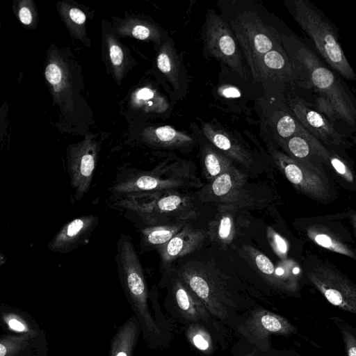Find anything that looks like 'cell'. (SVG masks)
I'll return each instance as SVG.
<instances>
[{"label":"cell","mask_w":356,"mask_h":356,"mask_svg":"<svg viewBox=\"0 0 356 356\" xmlns=\"http://www.w3.org/2000/svg\"><path fill=\"white\" fill-rule=\"evenodd\" d=\"M307 236L315 243L330 251L343 254L356 260V250L350 241L334 231L330 225L325 222H314L306 229Z\"/></svg>","instance_id":"d6986e66"},{"label":"cell","mask_w":356,"mask_h":356,"mask_svg":"<svg viewBox=\"0 0 356 356\" xmlns=\"http://www.w3.org/2000/svg\"><path fill=\"white\" fill-rule=\"evenodd\" d=\"M5 321L9 328L14 331L19 332L29 331L26 323H25L20 317L15 314L7 316L5 317Z\"/></svg>","instance_id":"8d00e7d4"},{"label":"cell","mask_w":356,"mask_h":356,"mask_svg":"<svg viewBox=\"0 0 356 356\" xmlns=\"http://www.w3.org/2000/svg\"><path fill=\"white\" fill-rule=\"evenodd\" d=\"M173 291L177 305L186 319L197 322L209 318L210 313L204 303L180 279L175 280Z\"/></svg>","instance_id":"7402d4cb"},{"label":"cell","mask_w":356,"mask_h":356,"mask_svg":"<svg viewBox=\"0 0 356 356\" xmlns=\"http://www.w3.org/2000/svg\"><path fill=\"white\" fill-rule=\"evenodd\" d=\"M245 182V175L234 166L203 187L199 196L204 202L234 203L243 196Z\"/></svg>","instance_id":"9a60e30c"},{"label":"cell","mask_w":356,"mask_h":356,"mask_svg":"<svg viewBox=\"0 0 356 356\" xmlns=\"http://www.w3.org/2000/svg\"><path fill=\"white\" fill-rule=\"evenodd\" d=\"M15 7L17 17L22 24L29 26L36 22L37 12L34 3L32 1H19Z\"/></svg>","instance_id":"836d02e7"},{"label":"cell","mask_w":356,"mask_h":356,"mask_svg":"<svg viewBox=\"0 0 356 356\" xmlns=\"http://www.w3.org/2000/svg\"><path fill=\"white\" fill-rule=\"evenodd\" d=\"M286 6L329 66L343 78L356 81V74L341 47L334 25L324 13L307 0L289 1Z\"/></svg>","instance_id":"7a4b0ae2"},{"label":"cell","mask_w":356,"mask_h":356,"mask_svg":"<svg viewBox=\"0 0 356 356\" xmlns=\"http://www.w3.org/2000/svg\"><path fill=\"white\" fill-rule=\"evenodd\" d=\"M329 165L343 179L348 182L354 181L353 174L348 164L330 149H329Z\"/></svg>","instance_id":"e575fe53"},{"label":"cell","mask_w":356,"mask_h":356,"mask_svg":"<svg viewBox=\"0 0 356 356\" xmlns=\"http://www.w3.org/2000/svg\"><path fill=\"white\" fill-rule=\"evenodd\" d=\"M244 250L251 262L258 270L259 273L264 276V279L269 282L270 284L278 286L280 282L277 277L276 268L268 257L249 245H245Z\"/></svg>","instance_id":"1f68e13d"},{"label":"cell","mask_w":356,"mask_h":356,"mask_svg":"<svg viewBox=\"0 0 356 356\" xmlns=\"http://www.w3.org/2000/svg\"><path fill=\"white\" fill-rule=\"evenodd\" d=\"M219 93L221 96L226 98H236L241 96L239 90L232 86H223L219 89Z\"/></svg>","instance_id":"74e56055"},{"label":"cell","mask_w":356,"mask_h":356,"mask_svg":"<svg viewBox=\"0 0 356 356\" xmlns=\"http://www.w3.org/2000/svg\"><path fill=\"white\" fill-rule=\"evenodd\" d=\"M282 46L297 74L306 72L312 86L323 97L334 114L355 126L356 109L341 81L305 44L297 38L280 35Z\"/></svg>","instance_id":"6da1fadb"},{"label":"cell","mask_w":356,"mask_h":356,"mask_svg":"<svg viewBox=\"0 0 356 356\" xmlns=\"http://www.w3.org/2000/svg\"><path fill=\"white\" fill-rule=\"evenodd\" d=\"M286 103L302 126L318 140L326 145L347 147L349 145L323 115L309 107L303 99L298 97H289Z\"/></svg>","instance_id":"5bb4252c"},{"label":"cell","mask_w":356,"mask_h":356,"mask_svg":"<svg viewBox=\"0 0 356 356\" xmlns=\"http://www.w3.org/2000/svg\"><path fill=\"white\" fill-rule=\"evenodd\" d=\"M116 30L122 36H131L140 40L159 42L161 37L159 29L154 24L139 18L130 17L122 20Z\"/></svg>","instance_id":"603a6c76"},{"label":"cell","mask_w":356,"mask_h":356,"mask_svg":"<svg viewBox=\"0 0 356 356\" xmlns=\"http://www.w3.org/2000/svg\"><path fill=\"white\" fill-rule=\"evenodd\" d=\"M230 25L253 78L263 56L282 47L281 35L250 10L236 15L231 20Z\"/></svg>","instance_id":"3957f363"},{"label":"cell","mask_w":356,"mask_h":356,"mask_svg":"<svg viewBox=\"0 0 356 356\" xmlns=\"http://www.w3.org/2000/svg\"><path fill=\"white\" fill-rule=\"evenodd\" d=\"M57 8L60 17L73 35L83 41L86 38L85 13L65 2H59Z\"/></svg>","instance_id":"f1b7e54d"},{"label":"cell","mask_w":356,"mask_h":356,"mask_svg":"<svg viewBox=\"0 0 356 356\" xmlns=\"http://www.w3.org/2000/svg\"><path fill=\"white\" fill-rule=\"evenodd\" d=\"M186 336L190 343L198 350L205 354L213 351L212 339L208 331L197 324L191 325Z\"/></svg>","instance_id":"d6a6232c"},{"label":"cell","mask_w":356,"mask_h":356,"mask_svg":"<svg viewBox=\"0 0 356 356\" xmlns=\"http://www.w3.org/2000/svg\"><path fill=\"white\" fill-rule=\"evenodd\" d=\"M236 232L233 216L231 213L223 212L209 222L207 234L214 242L226 245L232 243Z\"/></svg>","instance_id":"83f0119b"},{"label":"cell","mask_w":356,"mask_h":356,"mask_svg":"<svg viewBox=\"0 0 356 356\" xmlns=\"http://www.w3.org/2000/svg\"><path fill=\"white\" fill-rule=\"evenodd\" d=\"M105 41L112 72L116 80L121 81L124 77L127 66L124 51L112 33L105 35Z\"/></svg>","instance_id":"4dcf8cb0"},{"label":"cell","mask_w":356,"mask_h":356,"mask_svg":"<svg viewBox=\"0 0 356 356\" xmlns=\"http://www.w3.org/2000/svg\"><path fill=\"white\" fill-rule=\"evenodd\" d=\"M350 219L356 233V212H355L354 211H351L350 212Z\"/></svg>","instance_id":"f35d334b"},{"label":"cell","mask_w":356,"mask_h":356,"mask_svg":"<svg viewBox=\"0 0 356 356\" xmlns=\"http://www.w3.org/2000/svg\"><path fill=\"white\" fill-rule=\"evenodd\" d=\"M258 102L261 129L278 145L305 130L288 106L286 98L264 96Z\"/></svg>","instance_id":"9c48e42d"},{"label":"cell","mask_w":356,"mask_h":356,"mask_svg":"<svg viewBox=\"0 0 356 356\" xmlns=\"http://www.w3.org/2000/svg\"><path fill=\"white\" fill-rule=\"evenodd\" d=\"M204 28V46L209 54L247 81L248 72L243 63L238 42L229 24L213 10H209Z\"/></svg>","instance_id":"8992f818"},{"label":"cell","mask_w":356,"mask_h":356,"mask_svg":"<svg viewBox=\"0 0 356 356\" xmlns=\"http://www.w3.org/2000/svg\"><path fill=\"white\" fill-rule=\"evenodd\" d=\"M200 184L186 163L176 162L156 172L131 177L115 187L118 193L155 192Z\"/></svg>","instance_id":"52a82bcc"},{"label":"cell","mask_w":356,"mask_h":356,"mask_svg":"<svg viewBox=\"0 0 356 356\" xmlns=\"http://www.w3.org/2000/svg\"><path fill=\"white\" fill-rule=\"evenodd\" d=\"M96 216L87 215L74 218L56 234L48 248L54 252L68 253L76 248L89 237L98 224Z\"/></svg>","instance_id":"2e32d148"},{"label":"cell","mask_w":356,"mask_h":356,"mask_svg":"<svg viewBox=\"0 0 356 356\" xmlns=\"http://www.w3.org/2000/svg\"><path fill=\"white\" fill-rule=\"evenodd\" d=\"M267 236L269 243L275 252L280 257L284 256L288 249L285 240L270 227H268Z\"/></svg>","instance_id":"d590c367"},{"label":"cell","mask_w":356,"mask_h":356,"mask_svg":"<svg viewBox=\"0 0 356 356\" xmlns=\"http://www.w3.org/2000/svg\"><path fill=\"white\" fill-rule=\"evenodd\" d=\"M131 104L144 112L161 113L167 111L169 103L156 89L144 86L135 90L131 96Z\"/></svg>","instance_id":"cb8c5ba5"},{"label":"cell","mask_w":356,"mask_h":356,"mask_svg":"<svg viewBox=\"0 0 356 356\" xmlns=\"http://www.w3.org/2000/svg\"><path fill=\"white\" fill-rule=\"evenodd\" d=\"M156 64L175 89L179 86L180 64L176 50L169 42L163 43L158 52Z\"/></svg>","instance_id":"4316f807"},{"label":"cell","mask_w":356,"mask_h":356,"mask_svg":"<svg viewBox=\"0 0 356 356\" xmlns=\"http://www.w3.org/2000/svg\"><path fill=\"white\" fill-rule=\"evenodd\" d=\"M139 330L136 318H130L113 339L111 356H132Z\"/></svg>","instance_id":"484cf974"},{"label":"cell","mask_w":356,"mask_h":356,"mask_svg":"<svg viewBox=\"0 0 356 356\" xmlns=\"http://www.w3.org/2000/svg\"><path fill=\"white\" fill-rule=\"evenodd\" d=\"M268 151L275 165L297 191L321 202L333 197L330 181L319 165L291 157L271 145Z\"/></svg>","instance_id":"277c9868"},{"label":"cell","mask_w":356,"mask_h":356,"mask_svg":"<svg viewBox=\"0 0 356 356\" xmlns=\"http://www.w3.org/2000/svg\"><path fill=\"white\" fill-rule=\"evenodd\" d=\"M44 76L55 104L61 112L71 116L74 111V80L68 63L58 50L47 56Z\"/></svg>","instance_id":"7c38bea8"},{"label":"cell","mask_w":356,"mask_h":356,"mask_svg":"<svg viewBox=\"0 0 356 356\" xmlns=\"http://www.w3.org/2000/svg\"><path fill=\"white\" fill-rule=\"evenodd\" d=\"M202 163L204 177L209 182L234 167L230 158L207 144L202 148Z\"/></svg>","instance_id":"d4e9b609"},{"label":"cell","mask_w":356,"mask_h":356,"mask_svg":"<svg viewBox=\"0 0 356 356\" xmlns=\"http://www.w3.org/2000/svg\"><path fill=\"white\" fill-rule=\"evenodd\" d=\"M141 135L147 144L161 148L179 149L193 144L194 141L188 134L168 125L147 127Z\"/></svg>","instance_id":"44dd1931"},{"label":"cell","mask_w":356,"mask_h":356,"mask_svg":"<svg viewBox=\"0 0 356 356\" xmlns=\"http://www.w3.org/2000/svg\"><path fill=\"white\" fill-rule=\"evenodd\" d=\"M348 356H356V347H351L349 349Z\"/></svg>","instance_id":"ab89813d"},{"label":"cell","mask_w":356,"mask_h":356,"mask_svg":"<svg viewBox=\"0 0 356 356\" xmlns=\"http://www.w3.org/2000/svg\"><path fill=\"white\" fill-rule=\"evenodd\" d=\"M97 156V144L90 138L72 145L67 153V168L74 197L79 201L90 188Z\"/></svg>","instance_id":"4fadbf2b"},{"label":"cell","mask_w":356,"mask_h":356,"mask_svg":"<svg viewBox=\"0 0 356 356\" xmlns=\"http://www.w3.org/2000/svg\"><path fill=\"white\" fill-rule=\"evenodd\" d=\"M247 330L256 339H266L270 334H285L290 329L280 316L266 309L254 311L246 322Z\"/></svg>","instance_id":"ffe728a7"},{"label":"cell","mask_w":356,"mask_h":356,"mask_svg":"<svg viewBox=\"0 0 356 356\" xmlns=\"http://www.w3.org/2000/svg\"><path fill=\"white\" fill-rule=\"evenodd\" d=\"M118 250L120 276L127 297L132 302L147 329L154 333H158L159 330L148 309L147 288L143 268L128 236H121Z\"/></svg>","instance_id":"5b68a950"},{"label":"cell","mask_w":356,"mask_h":356,"mask_svg":"<svg viewBox=\"0 0 356 356\" xmlns=\"http://www.w3.org/2000/svg\"><path fill=\"white\" fill-rule=\"evenodd\" d=\"M151 195L152 200L136 202L134 207H131L145 214L149 221L170 218L182 222L197 216V209L191 197L184 193L169 189L153 192Z\"/></svg>","instance_id":"8fae6325"},{"label":"cell","mask_w":356,"mask_h":356,"mask_svg":"<svg viewBox=\"0 0 356 356\" xmlns=\"http://www.w3.org/2000/svg\"><path fill=\"white\" fill-rule=\"evenodd\" d=\"M202 132L206 138L229 158L245 167H250L253 160L250 153L227 131L204 123Z\"/></svg>","instance_id":"ac0fdd59"},{"label":"cell","mask_w":356,"mask_h":356,"mask_svg":"<svg viewBox=\"0 0 356 356\" xmlns=\"http://www.w3.org/2000/svg\"><path fill=\"white\" fill-rule=\"evenodd\" d=\"M181 280L202 300L209 312L216 317H227L224 306L227 294L222 283L202 265L193 264L181 270Z\"/></svg>","instance_id":"30bf717a"},{"label":"cell","mask_w":356,"mask_h":356,"mask_svg":"<svg viewBox=\"0 0 356 356\" xmlns=\"http://www.w3.org/2000/svg\"><path fill=\"white\" fill-rule=\"evenodd\" d=\"M184 221L147 227L142 230L143 241L149 245L159 248L167 243L185 226Z\"/></svg>","instance_id":"f546056e"},{"label":"cell","mask_w":356,"mask_h":356,"mask_svg":"<svg viewBox=\"0 0 356 356\" xmlns=\"http://www.w3.org/2000/svg\"><path fill=\"white\" fill-rule=\"evenodd\" d=\"M207 234L204 230L186 225L167 243L159 248L163 265H169L198 249L205 241Z\"/></svg>","instance_id":"e0dca14e"},{"label":"cell","mask_w":356,"mask_h":356,"mask_svg":"<svg viewBox=\"0 0 356 356\" xmlns=\"http://www.w3.org/2000/svg\"><path fill=\"white\" fill-rule=\"evenodd\" d=\"M296 79V70L282 46L263 56L252 80L263 88L265 97H285V91Z\"/></svg>","instance_id":"ba28073f"}]
</instances>
